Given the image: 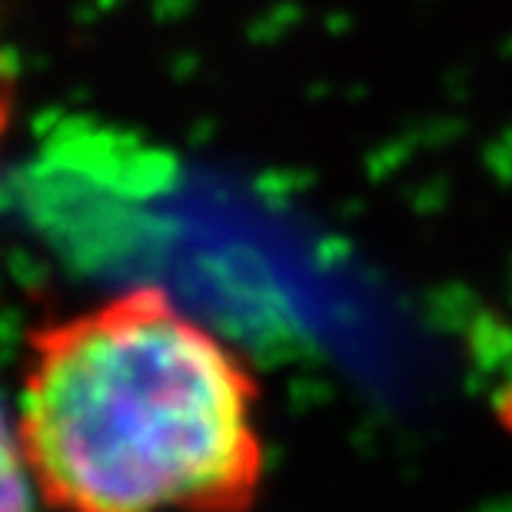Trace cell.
<instances>
[{
	"mask_svg": "<svg viewBox=\"0 0 512 512\" xmlns=\"http://www.w3.org/2000/svg\"><path fill=\"white\" fill-rule=\"evenodd\" d=\"M17 423L57 512H240L263 479L247 366L157 290L40 333Z\"/></svg>",
	"mask_w": 512,
	"mask_h": 512,
	"instance_id": "1",
	"label": "cell"
},
{
	"mask_svg": "<svg viewBox=\"0 0 512 512\" xmlns=\"http://www.w3.org/2000/svg\"><path fill=\"white\" fill-rule=\"evenodd\" d=\"M40 503L44 493L27 459L20 423H14L0 403V512H40Z\"/></svg>",
	"mask_w": 512,
	"mask_h": 512,
	"instance_id": "2",
	"label": "cell"
}]
</instances>
